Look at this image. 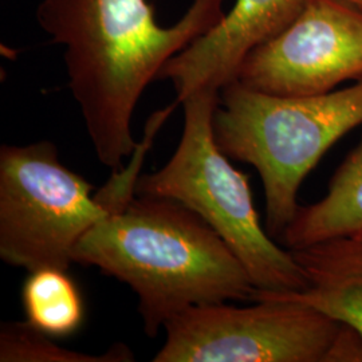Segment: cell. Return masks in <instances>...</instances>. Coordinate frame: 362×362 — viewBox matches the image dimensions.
Instances as JSON below:
<instances>
[{"label": "cell", "instance_id": "cell-11", "mask_svg": "<svg viewBox=\"0 0 362 362\" xmlns=\"http://www.w3.org/2000/svg\"><path fill=\"white\" fill-rule=\"evenodd\" d=\"M22 300L27 322L47 336H71L83 322L82 296L67 270L49 267L30 272Z\"/></svg>", "mask_w": 362, "mask_h": 362}, {"label": "cell", "instance_id": "cell-9", "mask_svg": "<svg viewBox=\"0 0 362 362\" xmlns=\"http://www.w3.org/2000/svg\"><path fill=\"white\" fill-rule=\"evenodd\" d=\"M308 287L302 291L255 288L251 300L282 299L321 311L362 336V238H337L291 251Z\"/></svg>", "mask_w": 362, "mask_h": 362}, {"label": "cell", "instance_id": "cell-10", "mask_svg": "<svg viewBox=\"0 0 362 362\" xmlns=\"http://www.w3.org/2000/svg\"><path fill=\"white\" fill-rule=\"evenodd\" d=\"M337 238H362V139L337 169L324 197L299 206L279 239L293 251Z\"/></svg>", "mask_w": 362, "mask_h": 362}, {"label": "cell", "instance_id": "cell-7", "mask_svg": "<svg viewBox=\"0 0 362 362\" xmlns=\"http://www.w3.org/2000/svg\"><path fill=\"white\" fill-rule=\"evenodd\" d=\"M362 79V11L309 0L282 33L245 58L236 81L275 95H315Z\"/></svg>", "mask_w": 362, "mask_h": 362}, {"label": "cell", "instance_id": "cell-5", "mask_svg": "<svg viewBox=\"0 0 362 362\" xmlns=\"http://www.w3.org/2000/svg\"><path fill=\"white\" fill-rule=\"evenodd\" d=\"M52 141L0 148V258L28 272L69 270L82 236L110 212Z\"/></svg>", "mask_w": 362, "mask_h": 362}, {"label": "cell", "instance_id": "cell-12", "mask_svg": "<svg viewBox=\"0 0 362 362\" xmlns=\"http://www.w3.org/2000/svg\"><path fill=\"white\" fill-rule=\"evenodd\" d=\"M1 362H130L134 354L129 346L116 344L103 354H86L66 349L52 342L28 322H7L0 329Z\"/></svg>", "mask_w": 362, "mask_h": 362}, {"label": "cell", "instance_id": "cell-8", "mask_svg": "<svg viewBox=\"0 0 362 362\" xmlns=\"http://www.w3.org/2000/svg\"><path fill=\"white\" fill-rule=\"evenodd\" d=\"M309 0H236L215 27L169 59L158 78L169 79L176 103L199 90L219 91L236 81L245 58L288 26Z\"/></svg>", "mask_w": 362, "mask_h": 362}, {"label": "cell", "instance_id": "cell-4", "mask_svg": "<svg viewBox=\"0 0 362 362\" xmlns=\"http://www.w3.org/2000/svg\"><path fill=\"white\" fill-rule=\"evenodd\" d=\"M219 91L187 97L180 144L168 163L139 177L136 194L176 200L219 233L259 290L302 291L308 281L291 251L275 245L262 227L246 173L215 141L214 113Z\"/></svg>", "mask_w": 362, "mask_h": 362}, {"label": "cell", "instance_id": "cell-13", "mask_svg": "<svg viewBox=\"0 0 362 362\" xmlns=\"http://www.w3.org/2000/svg\"><path fill=\"white\" fill-rule=\"evenodd\" d=\"M324 362H362V336L349 325L341 324Z\"/></svg>", "mask_w": 362, "mask_h": 362}, {"label": "cell", "instance_id": "cell-6", "mask_svg": "<svg viewBox=\"0 0 362 362\" xmlns=\"http://www.w3.org/2000/svg\"><path fill=\"white\" fill-rule=\"evenodd\" d=\"M188 308L165 325L155 362H324L341 324L310 306L262 299Z\"/></svg>", "mask_w": 362, "mask_h": 362}, {"label": "cell", "instance_id": "cell-14", "mask_svg": "<svg viewBox=\"0 0 362 362\" xmlns=\"http://www.w3.org/2000/svg\"><path fill=\"white\" fill-rule=\"evenodd\" d=\"M345 1H348L350 4H353L354 7H357V8H360L362 11V0H345Z\"/></svg>", "mask_w": 362, "mask_h": 362}, {"label": "cell", "instance_id": "cell-2", "mask_svg": "<svg viewBox=\"0 0 362 362\" xmlns=\"http://www.w3.org/2000/svg\"><path fill=\"white\" fill-rule=\"evenodd\" d=\"M73 262L129 286L149 338L188 308L251 300L255 290L219 233L167 197L136 194L109 212L78 242Z\"/></svg>", "mask_w": 362, "mask_h": 362}, {"label": "cell", "instance_id": "cell-3", "mask_svg": "<svg viewBox=\"0 0 362 362\" xmlns=\"http://www.w3.org/2000/svg\"><path fill=\"white\" fill-rule=\"evenodd\" d=\"M362 125V79L315 95H275L238 81L224 86L214 113L220 151L258 170L266 231L281 238L297 214L298 192L322 156Z\"/></svg>", "mask_w": 362, "mask_h": 362}, {"label": "cell", "instance_id": "cell-1", "mask_svg": "<svg viewBox=\"0 0 362 362\" xmlns=\"http://www.w3.org/2000/svg\"><path fill=\"white\" fill-rule=\"evenodd\" d=\"M223 0H194L173 26H160L146 0H42L39 26L65 47L69 89L98 161L122 167L139 143L132 118L169 59L224 18Z\"/></svg>", "mask_w": 362, "mask_h": 362}]
</instances>
